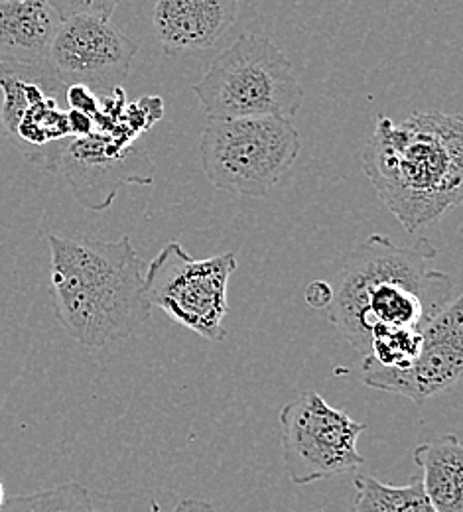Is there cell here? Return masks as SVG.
I'll return each instance as SVG.
<instances>
[{"label": "cell", "instance_id": "obj_6", "mask_svg": "<svg viewBox=\"0 0 463 512\" xmlns=\"http://www.w3.org/2000/svg\"><path fill=\"white\" fill-rule=\"evenodd\" d=\"M237 270L235 253L194 258L180 243L170 241L144 272L148 302L205 341L227 335L229 280Z\"/></svg>", "mask_w": 463, "mask_h": 512}, {"label": "cell", "instance_id": "obj_1", "mask_svg": "<svg viewBox=\"0 0 463 512\" xmlns=\"http://www.w3.org/2000/svg\"><path fill=\"white\" fill-rule=\"evenodd\" d=\"M436 256L424 237L397 245L381 233L367 237L349 255L333 288L328 316L361 359L373 333L422 331L460 294L456 280L434 268Z\"/></svg>", "mask_w": 463, "mask_h": 512}, {"label": "cell", "instance_id": "obj_9", "mask_svg": "<svg viewBox=\"0 0 463 512\" xmlns=\"http://www.w3.org/2000/svg\"><path fill=\"white\" fill-rule=\"evenodd\" d=\"M138 44L111 20L73 16L62 20L48 64L69 85H83L99 99L109 97L131 75Z\"/></svg>", "mask_w": 463, "mask_h": 512}, {"label": "cell", "instance_id": "obj_12", "mask_svg": "<svg viewBox=\"0 0 463 512\" xmlns=\"http://www.w3.org/2000/svg\"><path fill=\"white\" fill-rule=\"evenodd\" d=\"M241 0H156L154 32L166 56L211 48L237 20Z\"/></svg>", "mask_w": 463, "mask_h": 512}, {"label": "cell", "instance_id": "obj_14", "mask_svg": "<svg viewBox=\"0 0 463 512\" xmlns=\"http://www.w3.org/2000/svg\"><path fill=\"white\" fill-rule=\"evenodd\" d=\"M422 491L436 512H463V446L448 434L412 451Z\"/></svg>", "mask_w": 463, "mask_h": 512}, {"label": "cell", "instance_id": "obj_18", "mask_svg": "<svg viewBox=\"0 0 463 512\" xmlns=\"http://www.w3.org/2000/svg\"><path fill=\"white\" fill-rule=\"evenodd\" d=\"M66 103L67 109L85 113L93 119L99 115V109H101V99L83 85H69L67 87Z\"/></svg>", "mask_w": 463, "mask_h": 512}, {"label": "cell", "instance_id": "obj_16", "mask_svg": "<svg viewBox=\"0 0 463 512\" xmlns=\"http://www.w3.org/2000/svg\"><path fill=\"white\" fill-rule=\"evenodd\" d=\"M0 512H103L81 483H64L32 495L4 499Z\"/></svg>", "mask_w": 463, "mask_h": 512}, {"label": "cell", "instance_id": "obj_4", "mask_svg": "<svg viewBox=\"0 0 463 512\" xmlns=\"http://www.w3.org/2000/svg\"><path fill=\"white\" fill-rule=\"evenodd\" d=\"M194 93L207 121H290L304 103V87L288 56L268 36L253 32L239 36L209 64Z\"/></svg>", "mask_w": 463, "mask_h": 512}, {"label": "cell", "instance_id": "obj_10", "mask_svg": "<svg viewBox=\"0 0 463 512\" xmlns=\"http://www.w3.org/2000/svg\"><path fill=\"white\" fill-rule=\"evenodd\" d=\"M463 373V298L458 294L422 329V347L408 369L361 367L369 388L400 394L416 404L450 390Z\"/></svg>", "mask_w": 463, "mask_h": 512}, {"label": "cell", "instance_id": "obj_13", "mask_svg": "<svg viewBox=\"0 0 463 512\" xmlns=\"http://www.w3.org/2000/svg\"><path fill=\"white\" fill-rule=\"evenodd\" d=\"M62 24L48 0H0V64H40Z\"/></svg>", "mask_w": 463, "mask_h": 512}, {"label": "cell", "instance_id": "obj_20", "mask_svg": "<svg viewBox=\"0 0 463 512\" xmlns=\"http://www.w3.org/2000/svg\"><path fill=\"white\" fill-rule=\"evenodd\" d=\"M150 511L152 512H160V507H158V503L156 501H152L150 503ZM172 512H217L215 511V507H211L209 503H205V501H201V499H182L176 507H174V511Z\"/></svg>", "mask_w": 463, "mask_h": 512}, {"label": "cell", "instance_id": "obj_8", "mask_svg": "<svg viewBox=\"0 0 463 512\" xmlns=\"http://www.w3.org/2000/svg\"><path fill=\"white\" fill-rule=\"evenodd\" d=\"M284 465L294 485H310L365 465L357 442L367 430L347 412L310 390L280 410Z\"/></svg>", "mask_w": 463, "mask_h": 512}, {"label": "cell", "instance_id": "obj_17", "mask_svg": "<svg viewBox=\"0 0 463 512\" xmlns=\"http://www.w3.org/2000/svg\"><path fill=\"white\" fill-rule=\"evenodd\" d=\"M62 20L73 16H93L111 20L115 8L121 4V0H48Z\"/></svg>", "mask_w": 463, "mask_h": 512}, {"label": "cell", "instance_id": "obj_7", "mask_svg": "<svg viewBox=\"0 0 463 512\" xmlns=\"http://www.w3.org/2000/svg\"><path fill=\"white\" fill-rule=\"evenodd\" d=\"M67 85L46 62L0 64V125L28 162L58 172L69 142Z\"/></svg>", "mask_w": 463, "mask_h": 512}, {"label": "cell", "instance_id": "obj_11", "mask_svg": "<svg viewBox=\"0 0 463 512\" xmlns=\"http://www.w3.org/2000/svg\"><path fill=\"white\" fill-rule=\"evenodd\" d=\"M154 170L148 154L99 132L73 138L58 168L75 199L89 211L111 207L123 186H150Z\"/></svg>", "mask_w": 463, "mask_h": 512}, {"label": "cell", "instance_id": "obj_15", "mask_svg": "<svg viewBox=\"0 0 463 512\" xmlns=\"http://www.w3.org/2000/svg\"><path fill=\"white\" fill-rule=\"evenodd\" d=\"M355 499L347 512H436L428 503L420 475L406 485H389L371 475H355Z\"/></svg>", "mask_w": 463, "mask_h": 512}, {"label": "cell", "instance_id": "obj_3", "mask_svg": "<svg viewBox=\"0 0 463 512\" xmlns=\"http://www.w3.org/2000/svg\"><path fill=\"white\" fill-rule=\"evenodd\" d=\"M54 314L89 349L109 347L136 333L152 316L144 262L133 241L48 235Z\"/></svg>", "mask_w": 463, "mask_h": 512}, {"label": "cell", "instance_id": "obj_5", "mask_svg": "<svg viewBox=\"0 0 463 512\" xmlns=\"http://www.w3.org/2000/svg\"><path fill=\"white\" fill-rule=\"evenodd\" d=\"M302 142L286 119L207 121L199 154L201 166L219 192L239 197H265L292 170Z\"/></svg>", "mask_w": 463, "mask_h": 512}, {"label": "cell", "instance_id": "obj_2", "mask_svg": "<svg viewBox=\"0 0 463 512\" xmlns=\"http://www.w3.org/2000/svg\"><path fill=\"white\" fill-rule=\"evenodd\" d=\"M363 172L408 235L462 203V115H377L361 154Z\"/></svg>", "mask_w": 463, "mask_h": 512}, {"label": "cell", "instance_id": "obj_21", "mask_svg": "<svg viewBox=\"0 0 463 512\" xmlns=\"http://www.w3.org/2000/svg\"><path fill=\"white\" fill-rule=\"evenodd\" d=\"M4 499H6V495H4V487H2V481H0V507H2Z\"/></svg>", "mask_w": 463, "mask_h": 512}, {"label": "cell", "instance_id": "obj_19", "mask_svg": "<svg viewBox=\"0 0 463 512\" xmlns=\"http://www.w3.org/2000/svg\"><path fill=\"white\" fill-rule=\"evenodd\" d=\"M304 300L314 310L330 308L331 300H333V286L326 280H314L312 284H308V288L304 292Z\"/></svg>", "mask_w": 463, "mask_h": 512}]
</instances>
